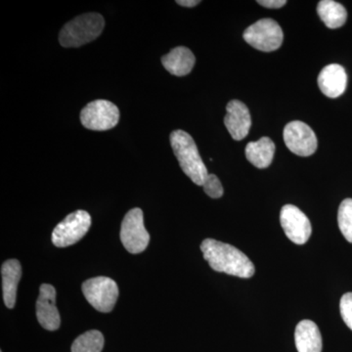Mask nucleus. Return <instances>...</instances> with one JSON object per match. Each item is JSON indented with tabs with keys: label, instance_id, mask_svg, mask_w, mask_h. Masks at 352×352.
<instances>
[{
	"label": "nucleus",
	"instance_id": "1",
	"mask_svg": "<svg viewBox=\"0 0 352 352\" xmlns=\"http://www.w3.org/2000/svg\"><path fill=\"white\" fill-rule=\"evenodd\" d=\"M201 251L204 258L217 272L240 278H251L256 271L251 259L232 245L214 239H206L201 244Z\"/></svg>",
	"mask_w": 352,
	"mask_h": 352
},
{
	"label": "nucleus",
	"instance_id": "2",
	"mask_svg": "<svg viewBox=\"0 0 352 352\" xmlns=\"http://www.w3.org/2000/svg\"><path fill=\"white\" fill-rule=\"evenodd\" d=\"M170 144L183 173L196 185L203 186L210 173L192 136L186 131L177 129L171 132Z\"/></svg>",
	"mask_w": 352,
	"mask_h": 352
},
{
	"label": "nucleus",
	"instance_id": "3",
	"mask_svg": "<svg viewBox=\"0 0 352 352\" xmlns=\"http://www.w3.org/2000/svg\"><path fill=\"white\" fill-rule=\"evenodd\" d=\"M105 20L98 13L78 16L64 25L59 34V43L63 47H80L100 36Z\"/></svg>",
	"mask_w": 352,
	"mask_h": 352
},
{
	"label": "nucleus",
	"instance_id": "4",
	"mask_svg": "<svg viewBox=\"0 0 352 352\" xmlns=\"http://www.w3.org/2000/svg\"><path fill=\"white\" fill-rule=\"evenodd\" d=\"M120 240L126 251L136 254L144 252L150 242L141 208H132L124 217L120 227Z\"/></svg>",
	"mask_w": 352,
	"mask_h": 352
},
{
	"label": "nucleus",
	"instance_id": "5",
	"mask_svg": "<svg viewBox=\"0 0 352 352\" xmlns=\"http://www.w3.org/2000/svg\"><path fill=\"white\" fill-rule=\"evenodd\" d=\"M83 295L90 305L100 312H111L119 298V288L109 277L88 279L82 287Z\"/></svg>",
	"mask_w": 352,
	"mask_h": 352
},
{
	"label": "nucleus",
	"instance_id": "6",
	"mask_svg": "<svg viewBox=\"0 0 352 352\" xmlns=\"http://www.w3.org/2000/svg\"><path fill=\"white\" fill-rule=\"evenodd\" d=\"M119 120V108L112 102L103 99L90 102L80 113V122L90 131H109L117 126Z\"/></svg>",
	"mask_w": 352,
	"mask_h": 352
},
{
	"label": "nucleus",
	"instance_id": "7",
	"mask_svg": "<svg viewBox=\"0 0 352 352\" xmlns=\"http://www.w3.org/2000/svg\"><path fill=\"white\" fill-rule=\"evenodd\" d=\"M243 36L250 45L263 52L277 50L284 38L281 27L272 19L258 21L245 30Z\"/></svg>",
	"mask_w": 352,
	"mask_h": 352
},
{
	"label": "nucleus",
	"instance_id": "8",
	"mask_svg": "<svg viewBox=\"0 0 352 352\" xmlns=\"http://www.w3.org/2000/svg\"><path fill=\"white\" fill-rule=\"evenodd\" d=\"M91 226V217L85 210H76L67 215L52 233V242L58 248H66L82 240Z\"/></svg>",
	"mask_w": 352,
	"mask_h": 352
},
{
	"label": "nucleus",
	"instance_id": "9",
	"mask_svg": "<svg viewBox=\"0 0 352 352\" xmlns=\"http://www.w3.org/2000/svg\"><path fill=\"white\" fill-rule=\"evenodd\" d=\"M285 144L289 151L300 157H308L316 151L318 141L311 127L300 120L289 122L284 129Z\"/></svg>",
	"mask_w": 352,
	"mask_h": 352
},
{
	"label": "nucleus",
	"instance_id": "10",
	"mask_svg": "<svg viewBox=\"0 0 352 352\" xmlns=\"http://www.w3.org/2000/svg\"><path fill=\"white\" fill-rule=\"evenodd\" d=\"M280 222L287 237L296 245L305 244L311 236L310 220L296 206L286 205L282 208Z\"/></svg>",
	"mask_w": 352,
	"mask_h": 352
},
{
	"label": "nucleus",
	"instance_id": "11",
	"mask_svg": "<svg viewBox=\"0 0 352 352\" xmlns=\"http://www.w3.org/2000/svg\"><path fill=\"white\" fill-rule=\"evenodd\" d=\"M55 302H56V291L54 287L48 284L41 285L38 302H36V317L41 327L45 330H57L61 324L59 311Z\"/></svg>",
	"mask_w": 352,
	"mask_h": 352
},
{
	"label": "nucleus",
	"instance_id": "12",
	"mask_svg": "<svg viewBox=\"0 0 352 352\" xmlns=\"http://www.w3.org/2000/svg\"><path fill=\"white\" fill-rule=\"evenodd\" d=\"M226 111L224 124L234 140L247 138L252 126L251 115L247 106L239 100H232L227 104Z\"/></svg>",
	"mask_w": 352,
	"mask_h": 352
},
{
	"label": "nucleus",
	"instance_id": "13",
	"mask_svg": "<svg viewBox=\"0 0 352 352\" xmlns=\"http://www.w3.org/2000/svg\"><path fill=\"white\" fill-rule=\"evenodd\" d=\"M319 88L329 98H338L346 91L347 75L344 67L331 64L322 69L318 76Z\"/></svg>",
	"mask_w": 352,
	"mask_h": 352
},
{
	"label": "nucleus",
	"instance_id": "14",
	"mask_svg": "<svg viewBox=\"0 0 352 352\" xmlns=\"http://www.w3.org/2000/svg\"><path fill=\"white\" fill-rule=\"evenodd\" d=\"M196 59L192 51L184 46L173 48L168 54L162 58L164 69L176 76H184L191 73Z\"/></svg>",
	"mask_w": 352,
	"mask_h": 352
},
{
	"label": "nucleus",
	"instance_id": "15",
	"mask_svg": "<svg viewBox=\"0 0 352 352\" xmlns=\"http://www.w3.org/2000/svg\"><path fill=\"white\" fill-rule=\"evenodd\" d=\"M2 291L4 303L8 308L15 307L18 284L22 276V267L17 259H9L1 266Z\"/></svg>",
	"mask_w": 352,
	"mask_h": 352
},
{
	"label": "nucleus",
	"instance_id": "16",
	"mask_svg": "<svg viewBox=\"0 0 352 352\" xmlns=\"http://www.w3.org/2000/svg\"><path fill=\"white\" fill-rule=\"evenodd\" d=\"M295 342L298 352H321L322 337L318 326L314 321L302 320L298 324Z\"/></svg>",
	"mask_w": 352,
	"mask_h": 352
},
{
	"label": "nucleus",
	"instance_id": "17",
	"mask_svg": "<svg viewBox=\"0 0 352 352\" xmlns=\"http://www.w3.org/2000/svg\"><path fill=\"white\" fill-rule=\"evenodd\" d=\"M275 144L270 138H261L256 142L248 143L245 157L258 168H266L270 166L274 157Z\"/></svg>",
	"mask_w": 352,
	"mask_h": 352
},
{
	"label": "nucleus",
	"instance_id": "18",
	"mask_svg": "<svg viewBox=\"0 0 352 352\" xmlns=\"http://www.w3.org/2000/svg\"><path fill=\"white\" fill-rule=\"evenodd\" d=\"M317 12L329 29H338L346 24V9L339 2L333 1V0H322L317 6Z\"/></svg>",
	"mask_w": 352,
	"mask_h": 352
},
{
	"label": "nucleus",
	"instance_id": "19",
	"mask_svg": "<svg viewBox=\"0 0 352 352\" xmlns=\"http://www.w3.org/2000/svg\"><path fill=\"white\" fill-rule=\"evenodd\" d=\"M104 346V337L96 330L88 331L76 338L72 346V352H101Z\"/></svg>",
	"mask_w": 352,
	"mask_h": 352
},
{
	"label": "nucleus",
	"instance_id": "20",
	"mask_svg": "<svg viewBox=\"0 0 352 352\" xmlns=\"http://www.w3.org/2000/svg\"><path fill=\"white\" fill-rule=\"evenodd\" d=\"M338 223L344 237L352 243V199L342 201L338 212Z\"/></svg>",
	"mask_w": 352,
	"mask_h": 352
},
{
	"label": "nucleus",
	"instance_id": "21",
	"mask_svg": "<svg viewBox=\"0 0 352 352\" xmlns=\"http://www.w3.org/2000/svg\"><path fill=\"white\" fill-rule=\"evenodd\" d=\"M204 191L210 198L219 199L224 193L223 187L217 175H208L203 184Z\"/></svg>",
	"mask_w": 352,
	"mask_h": 352
},
{
	"label": "nucleus",
	"instance_id": "22",
	"mask_svg": "<svg viewBox=\"0 0 352 352\" xmlns=\"http://www.w3.org/2000/svg\"><path fill=\"white\" fill-rule=\"evenodd\" d=\"M340 315L347 327L352 330V293L344 294L340 298Z\"/></svg>",
	"mask_w": 352,
	"mask_h": 352
},
{
	"label": "nucleus",
	"instance_id": "23",
	"mask_svg": "<svg viewBox=\"0 0 352 352\" xmlns=\"http://www.w3.org/2000/svg\"><path fill=\"white\" fill-rule=\"evenodd\" d=\"M258 3L266 8L278 9L283 7L287 1L286 0H258Z\"/></svg>",
	"mask_w": 352,
	"mask_h": 352
},
{
	"label": "nucleus",
	"instance_id": "24",
	"mask_svg": "<svg viewBox=\"0 0 352 352\" xmlns=\"http://www.w3.org/2000/svg\"><path fill=\"white\" fill-rule=\"evenodd\" d=\"M200 2L201 1H199V0H177L176 3L180 6L188 7V8H191V7H195L198 6Z\"/></svg>",
	"mask_w": 352,
	"mask_h": 352
}]
</instances>
